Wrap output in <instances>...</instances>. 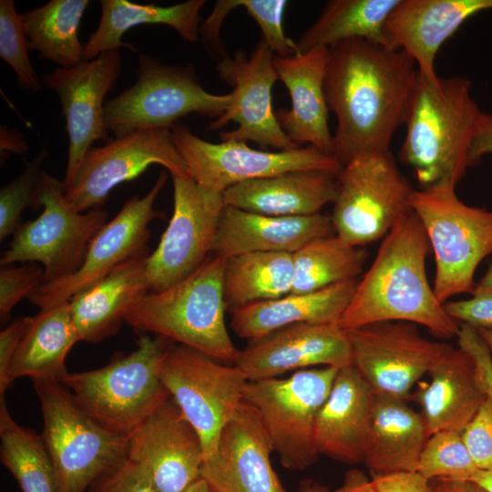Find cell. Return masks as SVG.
I'll list each match as a JSON object with an SVG mask.
<instances>
[{
  "label": "cell",
  "instance_id": "6da1fadb",
  "mask_svg": "<svg viewBox=\"0 0 492 492\" xmlns=\"http://www.w3.org/2000/svg\"><path fill=\"white\" fill-rule=\"evenodd\" d=\"M418 68L404 50L364 39L329 46L324 93L337 127L333 156L343 167L352 159L389 151L405 124Z\"/></svg>",
  "mask_w": 492,
  "mask_h": 492
},
{
  "label": "cell",
  "instance_id": "7a4b0ae2",
  "mask_svg": "<svg viewBox=\"0 0 492 492\" xmlns=\"http://www.w3.org/2000/svg\"><path fill=\"white\" fill-rule=\"evenodd\" d=\"M430 248L412 210L383 238L337 325L346 331L381 322H408L440 339L456 336L458 322L447 314L426 277Z\"/></svg>",
  "mask_w": 492,
  "mask_h": 492
},
{
  "label": "cell",
  "instance_id": "3957f363",
  "mask_svg": "<svg viewBox=\"0 0 492 492\" xmlns=\"http://www.w3.org/2000/svg\"><path fill=\"white\" fill-rule=\"evenodd\" d=\"M482 113L466 77L429 81L418 74L399 157L423 188L441 182L456 185L464 177Z\"/></svg>",
  "mask_w": 492,
  "mask_h": 492
},
{
  "label": "cell",
  "instance_id": "277c9868",
  "mask_svg": "<svg viewBox=\"0 0 492 492\" xmlns=\"http://www.w3.org/2000/svg\"><path fill=\"white\" fill-rule=\"evenodd\" d=\"M226 258L215 254L179 282L149 292L125 319L138 332L195 349L225 364L236 363L240 350L225 323L223 294Z\"/></svg>",
  "mask_w": 492,
  "mask_h": 492
},
{
  "label": "cell",
  "instance_id": "5b68a950",
  "mask_svg": "<svg viewBox=\"0 0 492 492\" xmlns=\"http://www.w3.org/2000/svg\"><path fill=\"white\" fill-rule=\"evenodd\" d=\"M168 341L140 335L133 352L98 369L68 373L61 384L99 424L129 438L170 396L160 374Z\"/></svg>",
  "mask_w": 492,
  "mask_h": 492
},
{
  "label": "cell",
  "instance_id": "8992f818",
  "mask_svg": "<svg viewBox=\"0 0 492 492\" xmlns=\"http://www.w3.org/2000/svg\"><path fill=\"white\" fill-rule=\"evenodd\" d=\"M59 492H86L128 457V437L99 424L60 383L34 381Z\"/></svg>",
  "mask_w": 492,
  "mask_h": 492
},
{
  "label": "cell",
  "instance_id": "52a82bcc",
  "mask_svg": "<svg viewBox=\"0 0 492 492\" xmlns=\"http://www.w3.org/2000/svg\"><path fill=\"white\" fill-rule=\"evenodd\" d=\"M411 207L435 255L438 301L444 304L456 294H472L476 270L492 254V211L464 203L453 182L415 190Z\"/></svg>",
  "mask_w": 492,
  "mask_h": 492
},
{
  "label": "cell",
  "instance_id": "ba28073f",
  "mask_svg": "<svg viewBox=\"0 0 492 492\" xmlns=\"http://www.w3.org/2000/svg\"><path fill=\"white\" fill-rule=\"evenodd\" d=\"M137 81L105 103V124L115 138L136 130L170 129L182 117L199 114L220 118L231 102V93L205 90L191 66H169L140 54Z\"/></svg>",
  "mask_w": 492,
  "mask_h": 492
},
{
  "label": "cell",
  "instance_id": "9c48e42d",
  "mask_svg": "<svg viewBox=\"0 0 492 492\" xmlns=\"http://www.w3.org/2000/svg\"><path fill=\"white\" fill-rule=\"evenodd\" d=\"M338 370L323 366L248 381L244 400L256 409L283 467L302 470L317 460L315 423Z\"/></svg>",
  "mask_w": 492,
  "mask_h": 492
},
{
  "label": "cell",
  "instance_id": "30bf717a",
  "mask_svg": "<svg viewBox=\"0 0 492 492\" xmlns=\"http://www.w3.org/2000/svg\"><path fill=\"white\" fill-rule=\"evenodd\" d=\"M42 213L22 223L2 253L0 265L40 262L41 284L63 280L83 264L92 240L108 222V212L77 211L66 198L63 182L43 171L39 185Z\"/></svg>",
  "mask_w": 492,
  "mask_h": 492
},
{
  "label": "cell",
  "instance_id": "8fae6325",
  "mask_svg": "<svg viewBox=\"0 0 492 492\" xmlns=\"http://www.w3.org/2000/svg\"><path fill=\"white\" fill-rule=\"evenodd\" d=\"M339 190L331 221L334 234L363 247L383 239L412 210L415 189L390 151L355 158L338 174Z\"/></svg>",
  "mask_w": 492,
  "mask_h": 492
},
{
  "label": "cell",
  "instance_id": "7c38bea8",
  "mask_svg": "<svg viewBox=\"0 0 492 492\" xmlns=\"http://www.w3.org/2000/svg\"><path fill=\"white\" fill-rule=\"evenodd\" d=\"M160 374L170 397L200 435L205 460L244 401L248 379L236 364H225L179 343L167 346Z\"/></svg>",
  "mask_w": 492,
  "mask_h": 492
},
{
  "label": "cell",
  "instance_id": "4fadbf2b",
  "mask_svg": "<svg viewBox=\"0 0 492 492\" xmlns=\"http://www.w3.org/2000/svg\"><path fill=\"white\" fill-rule=\"evenodd\" d=\"M170 138L183 159L189 176L199 185L222 193L236 184L299 169L339 174L343 166L313 146L290 150L255 149L234 139L212 143L194 135L181 121L174 123Z\"/></svg>",
  "mask_w": 492,
  "mask_h": 492
},
{
  "label": "cell",
  "instance_id": "5bb4252c",
  "mask_svg": "<svg viewBox=\"0 0 492 492\" xmlns=\"http://www.w3.org/2000/svg\"><path fill=\"white\" fill-rule=\"evenodd\" d=\"M352 365L375 394L410 398L415 384L453 347L422 336L416 324L381 322L346 330Z\"/></svg>",
  "mask_w": 492,
  "mask_h": 492
},
{
  "label": "cell",
  "instance_id": "9a60e30c",
  "mask_svg": "<svg viewBox=\"0 0 492 492\" xmlns=\"http://www.w3.org/2000/svg\"><path fill=\"white\" fill-rule=\"evenodd\" d=\"M172 179L173 213L147 261L150 292L179 282L206 261L225 206L222 193L199 185L190 176Z\"/></svg>",
  "mask_w": 492,
  "mask_h": 492
},
{
  "label": "cell",
  "instance_id": "2e32d148",
  "mask_svg": "<svg viewBox=\"0 0 492 492\" xmlns=\"http://www.w3.org/2000/svg\"><path fill=\"white\" fill-rule=\"evenodd\" d=\"M157 164L166 168L172 177L189 176L169 129L136 130L111 138L103 146L88 149L71 187L65 192L66 198L78 212L101 209L115 187Z\"/></svg>",
  "mask_w": 492,
  "mask_h": 492
},
{
  "label": "cell",
  "instance_id": "e0dca14e",
  "mask_svg": "<svg viewBox=\"0 0 492 492\" xmlns=\"http://www.w3.org/2000/svg\"><path fill=\"white\" fill-rule=\"evenodd\" d=\"M167 179L168 172L162 170L145 196L128 200L92 240L81 267L63 280L39 285L29 295V301L40 310L68 302L125 261L149 251V224L162 217L154 203Z\"/></svg>",
  "mask_w": 492,
  "mask_h": 492
},
{
  "label": "cell",
  "instance_id": "ac0fdd59",
  "mask_svg": "<svg viewBox=\"0 0 492 492\" xmlns=\"http://www.w3.org/2000/svg\"><path fill=\"white\" fill-rule=\"evenodd\" d=\"M122 67L119 49L96 58L45 74L43 83L58 97L68 136L67 162L63 187H71L93 142H108L105 124V97L114 87Z\"/></svg>",
  "mask_w": 492,
  "mask_h": 492
},
{
  "label": "cell",
  "instance_id": "d6986e66",
  "mask_svg": "<svg viewBox=\"0 0 492 492\" xmlns=\"http://www.w3.org/2000/svg\"><path fill=\"white\" fill-rule=\"evenodd\" d=\"M273 58L274 54L261 39L249 56L239 52L217 61L219 77L233 90L229 108L208 129H220L231 121L238 124L231 131L220 132L221 140H251L262 149L277 150L300 148L286 136L272 110V89L278 79Z\"/></svg>",
  "mask_w": 492,
  "mask_h": 492
},
{
  "label": "cell",
  "instance_id": "ffe728a7",
  "mask_svg": "<svg viewBox=\"0 0 492 492\" xmlns=\"http://www.w3.org/2000/svg\"><path fill=\"white\" fill-rule=\"evenodd\" d=\"M128 457L144 466L159 492H182L201 478L200 435L169 396L129 436Z\"/></svg>",
  "mask_w": 492,
  "mask_h": 492
},
{
  "label": "cell",
  "instance_id": "44dd1931",
  "mask_svg": "<svg viewBox=\"0 0 492 492\" xmlns=\"http://www.w3.org/2000/svg\"><path fill=\"white\" fill-rule=\"evenodd\" d=\"M272 451L256 409L244 400L204 460L201 478L215 492H287L272 468Z\"/></svg>",
  "mask_w": 492,
  "mask_h": 492
},
{
  "label": "cell",
  "instance_id": "7402d4cb",
  "mask_svg": "<svg viewBox=\"0 0 492 492\" xmlns=\"http://www.w3.org/2000/svg\"><path fill=\"white\" fill-rule=\"evenodd\" d=\"M235 364L248 381H256L317 364L341 369L352 364V350L337 323H302L251 340Z\"/></svg>",
  "mask_w": 492,
  "mask_h": 492
},
{
  "label": "cell",
  "instance_id": "603a6c76",
  "mask_svg": "<svg viewBox=\"0 0 492 492\" xmlns=\"http://www.w3.org/2000/svg\"><path fill=\"white\" fill-rule=\"evenodd\" d=\"M329 47L314 46L290 56L273 58L278 77L292 98L289 110L279 109L275 117L291 141L299 147L313 146L333 155V135L328 126L329 108L324 77Z\"/></svg>",
  "mask_w": 492,
  "mask_h": 492
},
{
  "label": "cell",
  "instance_id": "cb8c5ba5",
  "mask_svg": "<svg viewBox=\"0 0 492 492\" xmlns=\"http://www.w3.org/2000/svg\"><path fill=\"white\" fill-rule=\"evenodd\" d=\"M492 9V0H400L384 25L387 47L406 52L427 80L438 78L441 46L470 16Z\"/></svg>",
  "mask_w": 492,
  "mask_h": 492
},
{
  "label": "cell",
  "instance_id": "d4e9b609",
  "mask_svg": "<svg viewBox=\"0 0 492 492\" xmlns=\"http://www.w3.org/2000/svg\"><path fill=\"white\" fill-rule=\"evenodd\" d=\"M331 217L271 216L224 206L212 251L223 258L255 251L294 253L308 242L333 235Z\"/></svg>",
  "mask_w": 492,
  "mask_h": 492
},
{
  "label": "cell",
  "instance_id": "484cf974",
  "mask_svg": "<svg viewBox=\"0 0 492 492\" xmlns=\"http://www.w3.org/2000/svg\"><path fill=\"white\" fill-rule=\"evenodd\" d=\"M374 395L352 364L338 370L315 423L319 455L344 463L363 461Z\"/></svg>",
  "mask_w": 492,
  "mask_h": 492
},
{
  "label": "cell",
  "instance_id": "4316f807",
  "mask_svg": "<svg viewBox=\"0 0 492 492\" xmlns=\"http://www.w3.org/2000/svg\"><path fill=\"white\" fill-rule=\"evenodd\" d=\"M429 374L431 381L420 384L414 395L428 436L439 431L462 433L487 397L475 361L460 347H452Z\"/></svg>",
  "mask_w": 492,
  "mask_h": 492
},
{
  "label": "cell",
  "instance_id": "83f0119b",
  "mask_svg": "<svg viewBox=\"0 0 492 492\" xmlns=\"http://www.w3.org/2000/svg\"><path fill=\"white\" fill-rule=\"evenodd\" d=\"M149 253L125 261L68 301L80 341L99 343L115 334L132 308L150 292L147 272Z\"/></svg>",
  "mask_w": 492,
  "mask_h": 492
},
{
  "label": "cell",
  "instance_id": "f1b7e54d",
  "mask_svg": "<svg viewBox=\"0 0 492 492\" xmlns=\"http://www.w3.org/2000/svg\"><path fill=\"white\" fill-rule=\"evenodd\" d=\"M338 174L299 169L244 181L222 192L225 206L271 216H307L320 213L334 202Z\"/></svg>",
  "mask_w": 492,
  "mask_h": 492
},
{
  "label": "cell",
  "instance_id": "f546056e",
  "mask_svg": "<svg viewBox=\"0 0 492 492\" xmlns=\"http://www.w3.org/2000/svg\"><path fill=\"white\" fill-rule=\"evenodd\" d=\"M428 438L421 415L406 401L375 394L363 461L373 475L416 472Z\"/></svg>",
  "mask_w": 492,
  "mask_h": 492
},
{
  "label": "cell",
  "instance_id": "4dcf8cb0",
  "mask_svg": "<svg viewBox=\"0 0 492 492\" xmlns=\"http://www.w3.org/2000/svg\"><path fill=\"white\" fill-rule=\"evenodd\" d=\"M357 282L349 280L315 292L289 293L247 305L232 313L231 328L238 336L251 341L292 324L337 323Z\"/></svg>",
  "mask_w": 492,
  "mask_h": 492
},
{
  "label": "cell",
  "instance_id": "1f68e13d",
  "mask_svg": "<svg viewBox=\"0 0 492 492\" xmlns=\"http://www.w3.org/2000/svg\"><path fill=\"white\" fill-rule=\"evenodd\" d=\"M80 342L69 302L41 309L29 316L26 332L11 361L8 387L24 376L34 381L62 383L67 375L65 361L75 343Z\"/></svg>",
  "mask_w": 492,
  "mask_h": 492
},
{
  "label": "cell",
  "instance_id": "d6a6232c",
  "mask_svg": "<svg viewBox=\"0 0 492 492\" xmlns=\"http://www.w3.org/2000/svg\"><path fill=\"white\" fill-rule=\"evenodd\" d=\"M205 4V0H188L161 6L127 0H101L100 21L84 44L83 61L120 48L137 51L134 46L123 42L122 36L128 29L138 25H166L175 29L184 41L196 42L200 36V11Z\"/></svg>",
  "mask_w": 492,
  "mask_h": 492
},
{
  "label": "cell",
  "instance_id": "836d02e7",
  "mask_svg": "<svg viewBox=\"0 0 492 492\" xmlns=\"http://www.w3.org/2000/svg\"><path fill=\"white\" fill-rule=\"evenodd\" d=\"M292 253L247 252L226 259L223 294L227 311L233 313L247 305L291 293Z\"/></svg>",
  "mask_w": 492,
  "mask_h": 492
},
{
  "label": "cell",
  "instance_id": "e575fe53",
  "mask_svg": "<svg viewBox=\"0 0 492 492\" xmlns=\"http://www.w3.org/2000/svg\"><path fill=\"white\" fill-rule=\"evenodd\" d=\"M399 1H328L315 22L295 42L296 53L350 39H364L387 47L384 25Z\"/></svg>",
  "mask_w": 492,
  "mask_h": 492
},
{
  "label": "cell",
  "instance_id": "d590c367",
  "mask_svg": "<svg viewBox=\"0 0 492 492\" xmlns=\"http://www.w3.org/2000/svg\"><path fill=\"white\" fill-rule=\"evenodd\" d=\"M88 5V0H51L21 14L29 50L61 68L81 63L84 45L78 29Z\"/></svg>",
  "mask_w": 492,
  "mask_h": 492
},
{
  "label": "cell",
  "instance_id": "8d00e7d4",
  "mask_svg": "<svg viewBox=\"0 0 492 492\" xmlns=\"http://www.w3.org/2000/svg\"><path fill=\"white\" fill-rule=\"evenodd\" d=\"M366 258L367 251L363 247L350 245L335 234L313 240L292 253L291 293L312 292L357 280Z\"/></svg>",
  "mask_w": 492,
  "mask_h": 492
},
{
  "label": "cell",
  "instance_id": "74e56055",
  "mask_svg": "<svg viewBox=\"0 0 492 492\" xmlns=\"http://www.w3.org/2000/svg\"><path fill=\"white\" fill-rule=\"evenodd\" d=\"M0 459L21 492H59L55 468L42 436L17 424L0 398Z\"/></svg>",
  "mask_w": 492,
  "mask_h": 492
},
{
  "label": "cell",
  "instance_id": "f35d334b",
  "mask_svg": "<svg viewBox=\"0 0 492 492\" xmlns=\"http://www.w3.org/2000/svg\"><path fill=\"white\" fill-rule=\"evenodd\" d=\"M477 470L461 433L456 431H439L430 436L416 468L428 480H468Z\"/></svg>",
  "mask_w": 492,
  "mask_h": 492
},
{
  "label": "cell",
  "instance_id": "ab89813d",
  "mask_svg": "<svg viewBox=\"0 0 492 492\" xmlns=\"http://www.w3.org/2000/svg\"><path fill=\"white\" fill-rule=\"evenodd\" d=\"M48 156L44 148L31 161L26 163L24 170L11 182L0 190V241L14 235L22 224V213L26 209L42 207L39 200V185L43 171L42 165Z\"/></svg>",
  "mask_w": 492,
  "mask_h": 492
},
{
  "label": "cell",
  "instance_id": "60d3db41",
  "mask_svg": "<svg viewBox=\"0 0 492 492\" xmlns=\"http://www.w3.org/2000/svg\"><path fill=\"white\" fill-rule=\"evenodd\" d=\"M28 41L21 14L13 0L0 1V56L15 72L17 85L26 91L38 92L42 82L28 56Z\"/></svg>",
  "mask_w": 492,
  "mask_h": 492
},
{
  "label": "cell",
  "instance_id": "b9f144b4",
  "mask_svg": "<svg viewBox=\"0 0 492 492\" xmlns=\"http://www.w3.org/2000/svg\"><path fill=\"white\" fill-rule=\"evenodd\" d=\"M288 2L285 0H235L259 26L262 37L275 56L285 57L296 54L295 42L285 36L283 15Z\"/></svg>",
  "mask_w": 492,
  "mask_h": 492
},
{
  "label": "cell",
  "instance_id": "7bdbcfd3",
  "mask_svg": "<svg viewBox=\"0 0 492 492\" xmlns=\"http://www.w3.org/2000/svg\"><path fill=\"white\" fill-rule=\"evenodd\" d=\"M44 269L35 262L0 268V320L5 323L14 307L42 283Z\"/></svg>",
  "mask_w": 492,
  "mask_h": 492
},
{
  "label": "cell",
  "instance_id": "ee69618b",
  "mask_svg": "<svg viewBox=\"0 0 492 492\" xmlns=\"http://www.w3.org/2000/svg\"><path fill=\"white\" fill-rule=\"evenodd\" d=\"M462 431V439L478 469L492 466V393Z\"/></svg>",
  "mask_w": 492,
  "mask_h": 492
},
{
  "label": "cell",
  "instance_id": "f6af8a7d",
  "mask_svg": "<svg viewBox=\"0 0 492 492\" xmlns=\"http://www.w3.org/2000/svg\"><path fill=\"white\" fill-rule=\"evenodd\" d=\"M87 492H159L148 469L127 457L97 479Z\"/></svg>",
  "mask_w": 492,
  "mask_h": 492
},
{
  "label": "cell",
  "instance_id": "bcb514c9",
  "mask_svg": "<svg viewBox=\"0 0 492 492\" xmlns=\"http://www.w3.org/2000/svg\"><path fill=\"white\" fill-rule=\"evenodd\" d=\"M447 314L477 330L492 329V292H477L468 300L444 303Z\"/></svg>",
  "mask_w": 492,
  "mask_h": 492
},
{
  "label": "cell",
  "instance_id": "7dc6e473",
  "mask_svg": "<svg viewBox=\"0 0 492 492\" xmlns=\"http://www.w3.org/2000/svg\"><path fill=\"white\" fill-rule=\"evenodd\" d=\"M458 347L468 353L476 363L486 390L492 393V354L478 331L461 323L457 333Z\"/></svg>",
  "mask_w": 492,
  "mask_h": 492
},
{
  "label": "cell",
  "instance_id": "c3c4849f",
  "mask_svg": "<svg viewBox=\"0 0 492 492\" xmlns=\"http://www.w3.org/2000/svg\"><path fill=\"white\" fill-rule=\"evenodd\" d=\"M234 8L235 0L217 1L211 14L200 26V36L210 55L218 60L227 56L220 38V28L226 15Z\"/></svg>",
  "mask_w": 492,
  "mask_h": 492
},
{
  "label": "cell",
  "instance_id": "681fc988",
  "mask_svg": "<svg viewBox=\"0 0 492 492\" xmlns=\"http://www.w3.org/2000/svg\"><path fill=\"white\" fill-rule=\"evenodd\" d=\"M28 322L29 316L18 318L0 333V398L4 397L8 388V369Z\"/></svg>",
  "mask_w": 492,
  "mask_h": 492
},
{
  "label": "cell",
  "instance_id": "f907efd6",
  "mask_svg": "<svg viewBox=\"0 0 492 492\" xmlns=\"http://www.w3.org/2000/svg\"><path fill=\"white\" fill-rule=\"evenodd\" d=\"M377 492H433L429 480L417 472L373 475Z\"/></svg>",
  "mask_w": 492,
  "mask_h": 492
},
{
  "label": "cell",
  "instance_id": "816d5d0a",
  "mask_svg": "<svg viewBox=\"0 0 492 492\" xmlns=\"http://www.w3.org/2000/svg\"><path fill=\"white\" fill-rule=\"evenodd\" d=\"M492 153V113L483 112L474 136L470 152L469 166L475 165L480 159Z\"/></svg>",
  "mask_w": 492,
  "mask_h": 492
},
{
  "label": "cell",
  "instance_id": "f5cc1de1",
  "mask_svg": "<svg viewBox=\"0 0 492 492\" xmlns=\"http://www.w3.org/2000/svg\"><path fill=\"white\" fill-rule=\"evenodd\" d=\"M333 492H377L372 479L359 469H351L346 472L343 482Z\"/></svg>",
  "mask_w": 492,
  "mask_h": 492
},
{
  "label": "cell",
  "instance_id": "db71d44e",
  "mask_svg": "<svg viewBox=\"0 0 492 492\" xmlns=\"http://www.w3.org/2000/svg\"><path fill=\"white\" fill-rule=\"evenodd\" d=\"M0 142L1 152L11 151L25 154L28 151V146L24 140L23 134L16 128H8L5 126H1Z\"/></svg>",
  "mask_w": 492,
  "mask_h": 492
},
{
  "label": "cell",
  "instance_id": "11a10c76",
  "mask_svg": "<svg viewBox=\"0 0 492 492\" xmlns=\"http://www.w3.org/2000/svg\"><path fill=\"white\" fill-rule=\"evenodd\" d=\"M433 492H487L482 487L471 480H436L432 487Z\"/></svg>",
  "mask_w": 492,
  "mask_h": 492
},
{
  "label": "cell",
  "instance_id": "9f6ffc18",
  "mask_svg": "<svg viewBox=\"0 0 492 492\" xmlns=\"http://www.w3.org/2000/svg\"><path fill=\"white\" fill-rule=\"evenodd\" d=\"M468 480L477 483L487 492H492V466L485 469H478Z\"/></svg>",
  "mask_w": 492,
  "mask_h": 492
},
{
  "label": "cell",
  "instance_id": "6f0895ef",
  "mask_svg": "<svg viewBox=\"0 0 492 492\" xmlns=\"http://www.w3.org/2000/svg\"><path fill=\"white\" fill-rule=\"evenodd\" d=\"M477 292H492V263L479 282H476L473 293Z\"/></svg>",
  "mask_w": 492,
  "mask_h": 492
},
{
  "label": "cell",
  "instance_id": "680465c9",
  "mask_svg": "<svg viewBox=\"0 0 492 492\" xmlns=\"http://www.w3.org/2000/svg\"><path fill=\"white\" fill-rule=\"evenodd\" d=\"M182 492H210V488L207 482L200 478Z\"/></svg>",
  "mask_w": 492,
  "mask_h": 492
},
{
  "label": "cell",
  "instance_id": "91938a15",
  "mask_svg": "<svg viewBox=\"0 0 492 492\" xmlns=\"http://www.w3.org/2000/svg\"><path fill=\"white\" fill-rule=\"evenodd\" d=\"M300 492H329L326 487L313 482H304L300 487Z\"/></svg>",
  "mask_w": 492,
  "mask_h": 492
},
{
  "label": "cell",
  "instance_id": "94428289",
  "mask_svg": "<svg viewBox=\"0 0 492 492\" xmlns=\"http://www.w3.org/2000/svg\"><path fill=\"white\" fill-rule=\"evenodd\" d=\"M492 354V329L477 330Z\"/></svg>",
  "mask_w": 492,
  "mask_h": 492
},
{
  "label": "cell",
  "instance_id": "6125c7cd",
  "mask_svg": "<svg viewBox=\"0 0 492 492\" xmlns=\"http://www.w3.org/2000/svg\"><path fill=\"white\" fill-rule=\"evenodd\" d=\"M210 492H215V491L210 490Z\"/></svg>",
  "mask_w": 492,
  "mask_h": 492
}]
</instances>
